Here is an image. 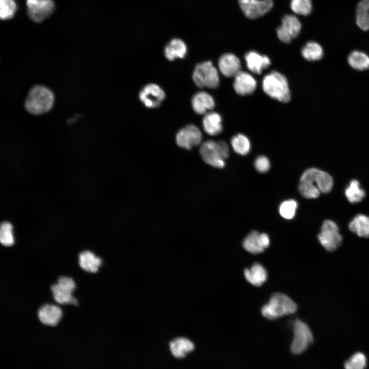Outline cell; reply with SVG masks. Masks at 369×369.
<instances>
[{
  "instance_id": "obj_1",
  "label": "cell",
  "mask_w": 369,
  "mask_h": 369,
  "mask_svg": "<svg viewBox=\"0 0 369 369\" xmlns=\"http://www.w3.org/2000/svg\"><path fill=\"white\" fill-rule=\"evenodd\" d=\"M333 186V179L327 173L316 168H310L301 176L299 191L305 198L314 199L320 193L330 192Z\"/></svg>"
},
{
  "instance_id": "obj_2",
  "label": "cell",
  "mask_w": 369,
  "mask_h": 369,
  "mask_svg": "<svg viewBox=\"0 0 369 369\" xmlns=\"http://www.w3.org/2000/svg\"><path fill=\"white\" fill-rule=\"evenodd\" d=\"M54 100V94L49 88L36 85L30 89L27 94L25 100V108L32 115H42L51 110Z\"/></svg>"
},
{
  "instance_id": "obj_3",
  "label": "cell",
  "mask_w": 369,
  "mask_h": 369,
  "mask_svg": "<svg viewBox=\"0 0 369 369\" xmlns=\"http://www.w3.org/2000/svg\"><path fill=\"white\" fill-rule=\"evenodd\" d=\"M262 88L266 94L278 101L288 102L291 99L287 79L278 71H272L263 77Z\"/></svg>"
},
{
  "instance_id": "obj_4",
  "label": "cell",
  "mask_w": 369,
  "mask_h": 369,
  "mask_svg": "<svg viewBox=\"0 0 369 369\" xmlns=\"http://www.w3.org/2000/svg\"><path fill=\"white\" fill-rule=\"evenodd\" d=\"M297 309L296 304L287 295L275 293L261 310L265 318L273 320L284 315L294 313Z\"/></svg>"
},
{
  "instance_id": "obj_5",
  "label": "cell",
  "mask_w": 369,
  "mask_h": 369,
  "mask_svg": "<svg viewBox=\"0 0 369 369\" xmlns=\"http://www.w3.org/2000/svg\"><path fill=\"white\" fill-rule=\"evenodd\" d=\"M200 153L207 163L215 168H222L225 166L224 160L229 157V148L224 141L216 142L208 140L201 145Z\"/></svg>"
},
{
  "instance_id": "obj_6",
  "label": "cell",
  "mask_w": 369,
  "mask_h": 369,
  "mask_svg": "<svg viewBox=\"0 0 369 369\" xmlns=\"http://www.w3.org/2000/svg\"><path fill=\"white\" fill-rule=\"evenodd\" d=\"M192 78L195 84L200 88H217L220 83L218 72L211 61L199 63L195 66Z\"/></svg>"
},
{
  "instance_id": "obj_7",
  "label": "cell",
  "mask_w": 369,
  "mask_h": 369,
  "mask_svg": "<svg viewBox=\"0 0 369 369\" xmlns=\"http://www.w3.org/2000/svg\"><path fill=\"white\" fill-rule=\"evenodd\" d=\"M313 341V336L309 326L300 320H297L293 325V337L290 351L294 355L304 352Z\"/></svg>"
},
{
  "instance_id": "obj_8",
  "label": "cell",
  "mask_w": 369,
  "mask_h": 369,
  "mask_svg": "<svg viewBox=\"0 0 369 369\" xmlns=\"http://www.w3.org/2000/svg\"><path fill=\"white\" fill-rule=\"evenodd\" d=\"M318 238L323 247L330 252L336 249L342 241L337 225L330 220L323 221Z\"/></svg>"
},
{
  "instance_id": "obj_9",
  "label": "cell",
  "mask_w": 369,
  "mask_h": 369,
  "mask_svg": "<svg viewBox=\"0 0 369 369\" xmlns=\"http://www.w3.org/2000/svg\"><path fill=\"white\" fill-rule=\"evenodd\" d=\"M301 29V23L296 16L285 15L282 18L281 25L277 29V35L281 42L289 43L299 35Z\"/></svg>"
},
{
  "instance_id": "obj_10",
  "label": "cell",
  "mask_w": 369,
  "mask_h": 369,
  "mask_svg": "<svg viewBox=\"0 0 369 369\" xmlns=\"http://www.w3.org/2000/svg\"><path fill=\"white\" fill-rule=\"evenodd\" d=\"M26 5L28 16L37 23L48 17L54 8L53 0H26Z\"/></svg>"
},
{
  "instance_id": "obj_11",
  "label": "cell",
  "mask_w": 369,
  "mask_h": 369,
  "mask_svg": "<svg viewBox=\"0 0 369 369\" xmlns=\"http://www.w3.org/2000/svg\"><path fill=\"white\" fill-rule=\"evenodd\" d=\"M202 139V134L195 125L190 124L180 129L176 134L177 144L188 150L199 145Z\"/></svg>"
},
{
  "instance_id": "obj_12",
  "label": "cell",
  "mask_w": 369,
  "mask_h": 369,
  "mask_svg": "<svg viewBox=\"0 0 369 369\" xmlns=\"http://www.w3.org/2000/svg\"><path fill=\"white\" fill-rule=\"evenodd\" d=\"M239 3L244 15L251 19L264 15L273 6V0H239Z\"/></svg>"
},
{
  "instance_id": "obj_13",
  "label": "cell",
  "mask_w": 369,
  "mask_h": 369,
  "mask_svg": "<svg viewBox=\"0 0 369 369\" xmlns=\"http://www.w3.org/2000/svg\"><path fill=\"white\" fill-rule=\"evenodd\" d=\"M165 96L164 91L155 84L146 85L139 94L140 101L149 108H156L159 107L164 100Z\"/></svg>"
},
{
  "instance_id": "obj_14",
  "label": "cell",
  "mask_w": 369,
  "mask_h": 369,
  "mask_svg": "<svg viewBox=\"0 0 369 369\" xmlns=\"http://www.w3.org/2000/svg\"><path fill=\"white\" fill-rule=\"evenodd\" d=\"M270 238L265 233H259L254 231L243 239L242 245L248 252L257 254L264 251L270 245Z\"/></svg>"
},
{
  "instance_id": "obj_15",
  "label": "cell",
  "mask_w": 369,
  "mask_h": 369,
  "mask_svg": "<svg viewBox=\"0 0 369 369\" xmlns=\"http://www.w3.org/2000/svg\"><path fill=\"white\" fill-rule=\"evenodd\" d=\"M233 86L238 95H251L256 89L257 81L251 74L241 71L235 76Z\"/></svg>"
},
{
  "instance_id": "obj_16",
  "label": "cell",
  "mask_w": 369,
  "mask_h": 369,
  "mask_svg": "<svg viewBox=\"0 0 369 369\" xmlns=\"http://www.w3.org/2000/svg\"><path fill=\"white\" fill-rule=\"evenodd\" d=\"M218 65L222 74L228 77H235L241 71L240 60L233 53L223 54L218 59Z\"/></svg>"
},
{
  "instance_id": "obj_17",
  "label": "cell",
  "mask_w": 369,
  "mask_h": 369,
  "mask_svg": "<svg viewBox=\"0 0 369 369\" xmlns=\"http://www.w3.org/2000/svg\"><path fill=\"white\" fill-rule=\"evenodd\" d=\"M244 59L249 70L256 74H260L271 64L269 57L255 51H250L245 53Z\"/></svg>"
},
{
  "instance_id": "obj_18",
  "label": "cell",
  "mask_w": 369,
  "mask_h": 369,
  "mask_svg": "<svg viewBox=\"0 0 369 369\" xmlns=\"http://www.w3.org/2000/svg\"><path fill=\"white\" fill-rule=\"evenodd\" d=\"M37 316L42 323L47 325L54 326L61 319L62 311L56 305L46 304L39 309Z\"/></svg>"
},
{
  "instance_id": "obj_19",
  "label": "cell",
  "mask_w": 369,
  "mask_h": 369,
  "mask_svg": "<svg viewBox=\"0 0 369 369\" xmlns=\"http://www.w3.org/2000/svg\"><path fill=\"white\" fill-rule=\"evenodd\" d=\"M191 105L196 113L204 115L214 108L215 100L210 94L204 91H200L193 96Z\"/></svg>"
},
{
  "instance_id": "obj_20",
  "label": "cell",
  "mask_w": 369,
  "mask_h": 369,
  "mask_svg": "<svg viewBox=\"0 0 369 369\" xmlns=\"http://www.w3.org/2000/svg\"><path fill=\"white\" fill-rule=\"evenodd\" d=\"M204 131L209 135H217L222 131V117L216 112H209L204 114L202 119Z\"/></svg>"
},
{
  "instance_id": "obj_21",
  "label": "cell",
  "mask_w": 369,
  "mask_h": 369,
  "mask_svg": "<svg viewBox=\"0 0 369 369\" xmlns=\"http://www.w3.org/2000/svg\"><path fill=\"white\" fill-rule=\"evenodd\" d=\"M80 267L86 272L96 273L102 264V259L90 251L85 250L78 254Z\"/></svg>"
},
{
  "instance_id": "obj_22",
  "label": "cell",
  "mask_w": 369,
  "mask_h": 369,
  "mask_svg": "<svg viewBox=\"0 0 369 369\" xmlns=\"http://www.w3.org/2000/svg\"><path fill=\"white\" fill-rule=\"evenodd\" d=\"M246 280L251 284L259 286L265 282L268 274L264 266L259 263H254L250 268L244 271Z\"/></svg>"
},
{
  "instance_id": "obj_23",
  "label": "cell",
  "mask_w": 369,
  "mask_h": 369,
  "mask_svg": "<svg viewBox=\"0 0 369 369\" xmlns=\"http://www.w3.org/2000/svg\"><path fill=\"white\" fill-rule=\"evenodd\" d=\"M187 52L186 44L181 39H172L165 47L164 54L166 57L170 61L176 58H184Z\"/></svg>"
},
{
  "instance_id": "obj_24",
  "label": "cell",
  "mask_w": 369,
  "mask_h": 369,
  "mask_svg": "<svg viewBox=\"0 0 369 369\" xmlns=\"http://www.w3.org/2000/svg\"><path fill=\"white\" fill-rule=\"evenodd\" d=\"M172 354L176 358L184 357L194 348V343L189 339L178 337L172 340L169 343Z\"/></svg>"
},
{
  "instance_id": "obj_25",
  "label": "cell",
  "mask_w": 369,
  "mask_h": 369,
  "mask_svg": "<svg viewBox=\"0 0 369 369\" xmlns=\"http://www.w3.org/2000/svg\"><path fill=\"white\" fill-rule=\"evenodd\" d=\"M348 228L360 237H369V216L358 214L350 222Z\"/></svg>"
},
{
  "instance_id": "obj_26",
  "label": "cell",
  "mask_w": 369,
  "mask_h": 369,
  "mask_svg": "<svg viewBox=\"0 0 369 369\" xmlns=\"http://www.w3.org/2000/svg\"><path fill=\"white\" fill-rule=\"evenodd\" d=\"M348 65L354 69L363 71L369 69V56L360 50H354L348 55Z\"/></svg>"
},
{
  "instance_id": "obj_27",
  "label": "cell",
  "mask_w": 369,
  "mask_h": 369,
  "mask_svg": "<svg viewBox=\"0 0 369 369\" xmlns=\"http://www.w3.org/2000/svg\"><path fill=\"white\" fill-rule=\"evenodd\" d=\"M301 53L306 60L315 61L319 60L323 57L324 51L319 43L315 41H310L303 46Z\"/></svg>"
},
{
  "instance_id": "obj_28",
  "label": "cell",
  "mask_w": 369,
  "mask_h": 369,
  "mask_svg": "<svg viewBox=\"0 0 369 369\" xmlns=\"http://www.w3.org/2000/svg\"><path fill=\"white\" fill-rule=\"evenodd\" d=\"M356 22L363 31L369 30V0H361L356 9Z\"/></svg>"
},
{
  "instance_id": "obj_29",
  "label": "cell",
  "mask_w": 369,
  "mask_h": 369,
  "mask_svg": "<svg viewBox=\"0 0 369 369\" xmlns=\"http://www.w3.org/2000/svg\"><path fill=\"white\" fill-rule=\"evenodd\" d=\"M347 200L352 203L360 202L365 196L364 191L360 187L357 180H352L345 190Z\"/></svg>"
},
{
  "instance_id": "obj_30",
  "label": "cell",
  "mask_w": 369,
  "mask_h": 369,
  "mask_svg": "<svg viewBox=\"0 0 369 369\" xmlns=\"http://www.w3.org/2000/svg\"><path fill=\"white\" fill-rule=\"evenodd\" d=\"M53 294V298L59 304H70L78 305L77 299L72 295V293L66 292L61 289L57 284H53L50 286Z\"/></svg>"
},
{
  "instance_id": "obj_31",
  "label": "cell",
  "mask_w": 369,
  "mask_h": 369,
  "mask_svg": "<svg viewBox=\"0 0 369 369\" xmlns=\"http://www.w3.org/2000/svg\"><path fill=\"white\" fill-rule=\"evenodd\" d=\"M231 143L234 151L240 155H247L250 151V141L249 138L242 134L239 133L233 136Z\"/></svg>"
},
{
  "instance_id": "obj_32",
  "label": "cell",
  "mask_w": 369,
  "mask_h": 369,
  "mask_svg": "<svg viewBox=\"0 0 369 369\" xmlns=\"http://www.w3.org/2000/svg\"><path fill=\"white\" fill-rule=\"evenodd\" d=\"M366 365V356L361 352L354 354L344 364L345 369H365Z\"/></svg>"
},
{
  "instance_id": "obj_33",
  "label": "cell",
  "mask_w": 369,
  "mask_h": 369,
  "mask_svg": "<svg viewBox=\"0 0 369 369\" xmlns=\"http://www.w3.org/2000/svg\"><path fill=\"white\" fill-rule=\"evenodd\" d=\"M0 242L4 246L9 247L14 244L12 225L8 221L2 222L0 227Z\"/></svg>"
},
{
  "instance_id": "obj_34",
  "label": "cell",
  "mask_w": 369,
  "mask_h": 369,
  "mask_svg": "<svg viewBox=\"0 0 369 369\" xmlns=\"http://www.w3.org/2000/svg\"><path fill=\"white\" fill-rule=\"evenodd\" d=\"M291 8L295 13L302 15H308L312 9L311 0H291Z\"/></svg>"
},
{
  "instance_id": "obj_35",
  "label": "cell",
  "mask_w": 369,
  "mask_h": 369,
  "mask_svg": "<svg viewBox=\"0 0 369 369\" xmlns=\"http://www.w3.org/2000/svg\"><path fill=\"white\" fill-rule=\"evenodd\" d=\"M297 206V201L294 199L285 200L280 205L279 213L284 218L292 219L295 215Z\"/></svg>"
},
{
  "instance_id": "obj_36",
  "label": "cell",
  "mask_w": 369,
  "mask_h": 369,
  "mask_svg": "<svg viewBox=\"0 0 369 369\" xmlns=\"http://www.w3.org/2000/svg\"><path fill=\"white\" fill-rule=\"evenodd\" d=\"M16 10L14 0H0V17L2 19L11 18Z\"/></svg>"
},
{
  "instance_id": "obj_37",
  "label": "cell",
  "mask_w": 369,
  "mask_h": 369,
  "mask_svg": "<svg viewBox=\"0 0 369 369\" xmlns=\"http://www.w3.org/2000/svg\"><path fill=\"white\" fill-rule=\"evenodd\" d=\"M57 284L63 290L72 294L76 287L74 280L71 278L66 276H60Z\"/></svg>"
},
{
  "instance_id": "obj_38",
  "label": "cell",
  "mask_w": 369,
  "mask_h": 369,
  "mask_svg": "<svg viewBox=\"0 0 369 369\" xmlns=\"http://www.w3.org/2000/svg\"><path fill=\"white\" fill-rule=\"evenodd\" d=\"M254 167L258 172L265 173L270 170L271 163L269 159L266 156L261 155L256 158Z\"/></svg>"
}]
</instances>
